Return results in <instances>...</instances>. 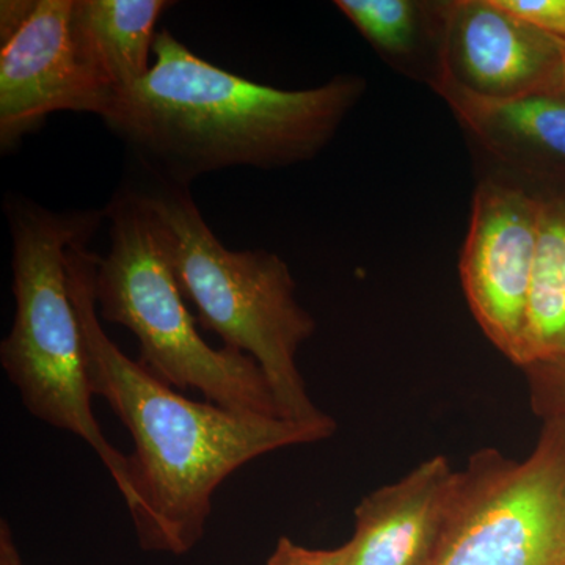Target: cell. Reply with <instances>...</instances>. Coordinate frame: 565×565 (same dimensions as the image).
Here are the masks:
<instances>
[{
    "mask_svg": "<svg viewBox=\"0 0 565 565\" xmlns=\"http://www.w3.org/2000/svg\"><path fill=\"white\" fill-rule=\"evenodd\" d=\"M150 73L111 96L102 118L147 172L177 184L230 167L273 170L311 161L366 90L340 74L319 87L281 90L193 54L162 29Z\"/></svg>",
    "mask_w": 565,
    "mask_h": 565,
    "instance_id": "7a4b0ae2",
    "label": "cell"
},
{
    "mask_svg": "<svg viewBox=\"0 0 565 565\" xmlns=\"http://www.w3.org/2000/svg\"><path fill=\"white\" fill-rule=\"evenodd\" d=\"M87 244L66 252L71 299L92 392L110 405L136 445L129 465L137 537L147 552L185 555L203 537L212 497L228 476L258 457L321 441L337 429L196 403L134 362L99 321L93 292L98 255Z\"/></svg>",
    "mask_w": 565,
    "mask_h": 565,
    "instance_id": "6da1fadb",
    "label": "cell"
},
{
    "mask_svg": "<svg viewBox=\"0 0 565 565\" xmlns=\"http://www.w3.org/2000/svg\"><path fill=\"white\" fill-rule=\"evenodd\" d=\"M104 211L110 248L96 262V308L104 321L136 334L141 366L163 384L199 390L218 407L285 418L252 356L211 348L196 332L150 212L136 193L126 185Z\"/></svg>",
    "mask_w": 565,
    "mask_h": 565,
    "instance_id": "5b68a950",
    "label": "cell"
},
{
    "mask_svg": "<svg viewBox=\"0 0 565 565\" xmlns=\"http://www.w3.org/2000/svg\"><path fill=\"white\" fill-rule=\"evenodd\" d=\"M535 193L541 211L523 370L565 359V188Z\"/></svg>",
    "mask_w": 565,
    "mask_h": 565,
    "instance_id": "4fadbf2b",
    "label": "cell"
},
{
    "mask_svg": "<svg viewBox=\"0 0 565 565\" xmlns=\"http://www.w3.org/2000/svg\"><path fill=\"white\" fill-rule=\"evenodd\" d=\"M525 370L530 374L535 411L545 418L565 415V359L531 364Z\"/></svg>",
    "mask_w": 565,
    "mask_h": 565,
    "instance_id": "9a60e30c",
    "label": "cell"
},
{
    "mask_svg": "<svg viewBox=\"0 0 565 565\" xmlns=\"http://www.w3.org/2000/svg\"><path fill=\"white\" fill-rule=\"evenodd\" d=\"M266 565H344V546L334 550H311L280 537Z\"/></svg>",
    "mask_w": 565,
    "mask_h": 565,
    "instance_id": "e0dca14e",
    "label": "cell"
},
{
    "mask_svg": "<svg viewBox=\"0 0 565 565\" xmlns=\"http://www.w3.org/2000/svg\"><path fill=\"white\" fill-rule=\"evenodd\" d=\"M0 565H22L20 552L14 544L9 522L0 523Z\"/></svg>",
    "mask_w": 565,
    "mask_h": 565,
    "instance_id": "ac0fdd59",
    "label": "cell"
},
{
    "mask_svg": "<svg viewBox=\"0 0 565 565\" xmlns=\"http://www.w3.org/2000/svg\"><path fill=\"white\" fill-rule=\"evenodd\" d=\"M334 6L390 65L433 84L440 51V2L337 0Z\"/></svg>",
    "mask_w": 565,
    "mask_h": 565,
    "instance_id": "5bb4252c",
    "label": "cell"
},
{
    "mask_svg": "<svg viewBox=\"0 0 565 565\" xmlns=\"http://www.w3.org/2000/svg\"><path fill=\"white\" fill-rule=\"evenodd\" d=\"M550 93H555V95L564 96L565 98V46L563 58H561L559 68L556 71L555 82H553Z\"/></svg>",
    "mask_w": 565,
    "mask_h": 565,
    "instance_id": "d6986e66",
    "label": "cell"
},
{
    "mask_svg": "<svg viewBox=\"0 0 565 565\" xmlns=\"http://www.w3.org/2000/svg\"><path fill=\"white\" fill-rule=\"evenodd\" d=\"M441 36L433 90L484 99L550 93L565 43L497 0L440 2Z\"/></svg>",
    "mask_w": 565,
    "mask_h": 565,
    "instance_id": "9c48e42d",
    "label": "cell"
},
{
    "mask_svg": "<svg viewBox=\"0 0 565 565\" xmlns=\"http://www.w3.org/2000/svg\"><path fill=\"white\" fill-rule=\"evenodd\" d=\"M539 211L537 193L487 174L475 189L459 262L476 321L494 348L522 367Z\"/></svg>",
    "mask_w": 565,
    "mask_h": 565,
    "instance_id": "ba28073f",
    "label": "cell"
},
{
    "mask_svg": "<svg viewBox=\"0 0 565 565\" xmlns=\"http://www.w3.org/2000/svg\"><path fill=\"white\" fill-rule=\"evenodd\" d=\"M111 98L82 51L74 0L0 2V148L9 152L55 111L102 117Z\"/></svg>",
    "mask_w": 565,
    "mask_h": 565,
    "instance_id": "52a82bcc",
    "label": "cell"
},
{
    "mask_svg": "<svg viewBox=\"0 0 565 565\" xmlns=\"http://www.w3.org/2000/svg\"><path fill=\"white\" fill-rule=\"evenodd\" d=\"M457 475L446 457L435 456L364 497L355 509V533L344 545V565H433Z\"/></svg>",
    "mask_w": 565,
    "mask_h": 565,
    "instance_id": "30bf717a",
    "label": "cell"
},
{
    "mask_svg": "<svg viewBox=\"0 0 565 565\" xmlns=\"http://www.w3.org/2000/svg\"><path fill=\"white\" fill-rule=\"evenodd\" d=\"M6 212L13 237L17 310L0 344V364L29 414L90 446L132 515L137 498L131 465L109 444L93 414L87 355L66 270V252L95 236L106 211L55 212L9 195Z\"/></svg>",
    "mask_w": 565,
    "mask_h": 565,
    "instance_id": "277c9868",
    "label": "cell"
},
{
    "mask_svg": "<svg viewBox=\"0 0 565 565\" xmlns=\"http://www.w3.org/2000/svg\"><path fill=\"white\" fill-rule=\"evenodd\" d=\"M457 121L500 174L533 192L565 188V98L533 93L484 99L440 93Z\"/></svg>",
    "mask_w": 565,
    "mask_h": 565,
    "instance_id": "8fae6325",
    "label": "cell"
},
{
    "mask_svg": "<svg viewBox=\"0 0 565 565\" xmlns=\"http://www.w3.org/2000/svg\"><path fill=\"white\" fill-rule=\"evenodd\" d=\"M433 565H565V415L546 418L525 460L471 457Z\"/></svg>",
    "mask_w": 565,
    "mask_h": 565,
    "instance_id": "8992f818",
    "label": "cell"
},
{
    "mask_svg": "<svg viewBox=\"0 0 565 565\" xmlns=\"http://www.w3.org/2000/svg\"><path fill=\"white\" fill-rule=\"evenodd\" d=\"M503 9L511 11L565 43V0H497Z\"/></svg>",
    "mask_w": 565,
    "mask_h": 565,
    "instance_id": "2e32d148",
    "label": "cell"
},
{
    "mask_svg": "<svg viewBox=\"0 0 565 565\" xmlns=\"http://www.w3.org/2000/svg\"><path fill=\"white\" fill-rule=\"evenodd\" d=\"M172 6L167 0H74V29L82 51L111 96L150 73L156 24Z\"/></svg>",
    "mask_w": 565,
    "mask_h": 565,
    "instance_id": "7c38bea8",
    "label": "cell"
},
{
    "mask_svg": "<svg viewBox=\"0 0 565 565\" xmlns=\"http://www.w3.org/2000/svg\"><path fill=\"white\" fill-rule=\"evenodd\" d=\"M147 174V181L128 188L150 212L181 292L195 305L203 329L258 363L285 418L337 429L332 416L311 401L297 366V353L313 337L316 321L297 300L288 264L266 250H228L204 222L188 185Z\"/></svg>",
    "mask_w": 565,
    "mask_h": 565,
    "instance_id": "3957f363",
    "label": "cell"
}]
</instances>
